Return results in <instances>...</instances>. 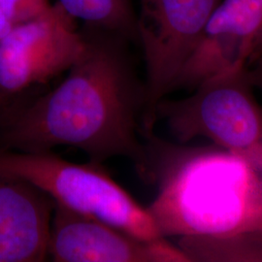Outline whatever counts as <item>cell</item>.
Returning a JSON list of instances; mask_svg holds the SVG:
<instances>
[{"mask_svg": "<svg viewBox=\"0 0 262 262\" xmlns=\"http://www.w3.org/2000/svg\"><path fill=\"white\" fill-rule=\"evenodd\" d=\"M54 208V200L37 187L0 176V262L47 258Z\"/></svg>", "mask_w": 262, "mask_h": 262, "instance_id": "ba28073f", "label": "cell"}, {"mask_svg": "<svg viewBox=\"0 0 262 262\" xmlns=\"http://www.w3.org/2000/svg\"><path fill=\"white\" fill-rule=\"evenodd\" d=\"M253 90L246 66L200 84L187 97L163 98L157 120L179 143L207 138L262 171V107Z\"/></svg>", "mask_w": 262, "mask_h": 262, "instance_id": "277c9868", "label": "cell"}, {"mask_svg": "<svg viewBox=\"0 0 262 262\" xmlns=\"http://www.w3.org/2000/svg\"><path fill=\"white\" fill-rule=\"evenodd\" d=\"M253 42L247 38L215 32L204 34L177 76L175 90L193 91L216 77L249 66Z\"/></svg>", "mask_w": 262, "mask_h": 262, "instance_id": "9c48e42d", "label": "cell"}, {"mask_svg": "<svg viewBox=\"0 0 262 262\" xmlns=\"http://www.w3.org/2000/svg\"><path fill=\"white\" fill-rule=\"evenodd\" d=\"M260 57H262V31L261 33L258 35V37L256 38V40L253 44V51H252V55L250 57L249 66L253 64V62H255Z\"/></svg>", "mask_w": 262, "mask_h": 262, "instance_id": "9a60e30c", "label": "cell"}, {"mask_svg": "<svg viewBox=\"0 0 262 262\" xmlns=\"http://www.w3.org/2000/svg\"><path fill=\"white\" fill-rule=\"evenodd\" d=\"M57 2L0 39V112L30 89L67 72L85 47L84 32Z\"/></svg>", "mask_w": 262, "mask_h": 262, "instance_id": "8992f818", "label": "cell"}, {"mask_svg": "<svg viewBox=\"0 0 262 262\" xmlns=\"http://www.w3.org/2000/svg\"><path fill=\"white\" fill-rule=\"evenodd\" d=\"M57 3L90 28L137 41V19L131 0H57Z\"/></svg>", "mask_w": 262, "mask_h": 262, "instance_id": "8fae6325", "label": "cell"}, {"mask_svg": "<svg viewBox=\"0 0 262 262\" xmlns=\"http://www.w3.org/2000/svg\"><path fill=\"white\" fill-rule=\"evenodd\" d=\"M48 257L56 262H189L166 239L144 241L55 203Z\"/></svg>", "mask_w": 262, "mask_h": 262, "instance_id": "52a82bcc", "label": "cell"}, {"mask_svg": "<svg viewBox=\"0 0 262 262\" xmlns=\"http://www.w3.org/2000/svg\"><path fill=\"white\" fill-rule=\"evenodd\" d=\"M259 234L262 235V231L260 232V233H259Z\"/></svg>", "mask_w": 262, "mask_h": 262, "instance_id": "ac0fdd59", "label": "cell"}, {"mask_svg": "<svg viewBox=\"0 0 262 262\" xmlns=\"http://www.w3.org/2000/svg\"><path fill=\"white\" fill-rule=\"evenodd\" d=\"M221 0H139L137 41L146 66L143 132L158 122V104L172 92L187 57L206 30Z\"/></svg>", "mask_w": 262, "mask_h": 262, "instance_id": "5b68a950", "label": "cell"}, {"mask_svg": "<svg viewBox=\"0 0 262 262\" xmlns=\"http://www.w3.org/2000/svg\"><path fill=\"white\" fill-rule=\"evenodd\" d=\"M157 194L147 206L163 238L262 231V171L216 145L190 147L143 133Z\"/></svg>", "mask_w": 262, "mask_h": 262, "instance_id": "7a4b0ae2", "label": "cell"}, {"mask_svg": "<svg viewBox=\"0 0 262 262\" xmlns=\"http://www.w3.org/2000/svg\"><path fill=\"white\" fill-rule=\"evenodd\" d=\"M99 165L71 162L53 150H0V176L28 182L56 204L114 225L141 240L166 239L147 207L142 206Z\"/></svg>", "mask_w": 262, "mask_h": 262, "instance_id": "3957f363", "label": "cell"}, {"mask_svg": "<svg viewBox=\"0 0 262 262\" xmlns=\"http://www.w3.org/2000/svg\"><path fill=\"white\" fill-rule=\"evenodd\" d=\"M13 27V24L6 17L3 11L0 9V39L4 37Z\"/></svg>", "mask_w": 262, "mask_h": 262, "instance_id": "2e32d148", "label": "cell"}, {"mask_svg": "<svg viewBox=\"0 0 262 262\" xmlns=\"http://www.w3.org/2000/svg\"><path fill=\"white\" fill-rule=\"evenodd\" d=\"M177 246L189 262H262V235L188 236Z\"/></svg>", "mask_w": 262, "mask_h": 262, "instance_id": "30bf717a", "label": "cell"}, {"mask_svg": "<svg viewBox=\"0 0 262 262\" xmlns=\"http://www.w3.org/2000/svg\"><path fill=\"white\" fill-rule=\"evenodd\" d=\"M1 117H2V114L0 112V120H1Z\"/></svg>", "mask_w": 262, "mask_h": 262, "instance_id": "e0dca14e", "label": "cell"}, {"mask_svg": "<svg viewBox=\"0 0 262 262\" xmlns=\"http://www.w3.org/2000/svg\"><path fill=\"white\" fill-rule=\"evenodd\" d=\"M90 28L84 52L66 79L3 115L0 150L41 152L68 146L96 164L125 158L147 182L149 160L142 130L145 83L124 48L126 39Z\"/></svg>", "mask_w": 262, "mask_h": 262, "instance_id": "6da1fadb", "label": "cell"}, {"mask_svg": "<svg viewBox=\"0 0 262 262\" xmlns=\"http://www.w3.org/2000/svg\"><path fill=\"white\" fill-rule=\"evenodd\" d=\"M252 76L255 86L262 92V57L253 66Z\"/></svg>", "mask_w": 262, "mask_h": 262, "instance_id": "5bb4252c", "label": "cell"}, {"mask_svg": "<svg viewBox=\"0 0 262 262\" xmlns=\"http://www.w3.org/2000/svg\"><path fill=\"white\" fill-rule=\"evenodd\" d=\"M261 31L262 0H221L204 34L232 33L251 40L253 47Z\"/></svg>", "mask_w": 262, "mask_h": 262, "instance_id": "7c38bea8", "label": "cell"}, {"mask_svg": "<svg viewBox=\"0 0 262 262\" xmlns=\"http://www.w3.org/2000/svg\"><path fill=\"white\" fill-rule=\"evenodd\" d=\"M52 5L50 0H0V9L13 26L36 19Z\"/></svg>", "mask_w": 262, "mask_h": 262, "instance_id": "4fadbf2b", "label": "cell"}]
</instances>
